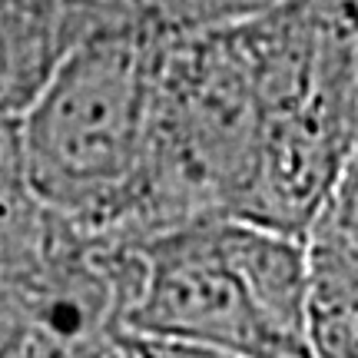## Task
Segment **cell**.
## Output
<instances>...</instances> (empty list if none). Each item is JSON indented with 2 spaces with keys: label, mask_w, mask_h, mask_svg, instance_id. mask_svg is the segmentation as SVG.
<instances>
[{
  "label": "cell",
  "mask_w": 358,
  "mask_h": 358,
  "mask_svg": "<svg viewBox=\"0 0 358 358\" xmlns=\"http://www.w3.org/2000/svg\"><path fill=\"white\" fill-rule=\"evenodd\" d=\"M96 3H106V7H129V10H140L136 0H96Z\"/></svg>",
  "instance_id": "cell-7"
},
{
  "label": "cell",
  "mask_w": 358,
  "mask_h": 358,
  "mask_svg": "<svg viewBox=\"0 0 358 358\" xmlns=\"http://www.w3.org/2000/svg\"><path fill=\"white\" fill-rule=\"evenodd\" d=\"M129 358H232L209 348L176 345V342H153V338H133L129 335Z\"/></svg>",
  "instance_id": "cell-6"
},
{
  "label": "cell",
  "mask_w": 358,
  "mask_h": 358,
  "mask_svg": "<svg viewBox=\"0 0 358 358\" xmlns=\"http://www.w3.org/2000/svg\"><path fill=\"white\" fill-rule=\"evenodd\" d=\"M308 239H325V243L358 256V143L335 182L329 203L322 209L319 222L308 232Z\"/></svg>",
  "instance_id": "cell-5"
},
{
  "label": "cell",
  "mask_w": 358,
  "mask_h": 358,
  "mask_svg": "<svg viewBox=\"0 0 358 358\" xmlns=\"http://www.w3.org/2000/svg\"><path fill=\"white\" fill-rule=\"evenodd\" d=\"M140 10L173 37H203L259 24L292 0H136Z\"/></svg>",
  "instance_id": "cell-4"
},
{
  "label": "cell",
  "mask_w": 358,
  "mask_h": 358,
  "mask_svg": "<svg viewBox=\"0 0 358 358\" xmlns=\"http://www.w3.org/2000/svg\"><path fill=\"white\" fill-rule=\"evenodd\" d=\"M166 30L143 10L90 34L17 120L20 163L43 213L113 239L136 199L153 136Z\"/></svg>",
  "instance_id": "cell-1"
},
{
  "label": "cell",
  "mask_w": 358,
  "mask_h": 358,
  "mask_svg": "<svg viewBox=\"0 0 358 358\" xmlns=\"http://www.w3.org/2000/svg\"><path fill=\"white\" fill-rule=\"evenodd\" d=\"M123 13L96 0H0V120L17 123L66 57Z\"/></svg>",
  "instance_id": "cell-3"
},
{
  "label": "cell",
  "mask_w": 358,
  "mask_h": 358,
  "mask_svg": "<svg viewBox=\"0 0 358 358\" xmlns=\"http://www.w3.org/2000/svg\"><path fill=\"white\" fill-rule=\"evenodd\" d=\"M140 252L127 335L232 358H312L308 239L209 219L156 236Z\"/></svg>",
  "instance_id": "cell-2"
}]
</instances>
